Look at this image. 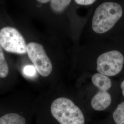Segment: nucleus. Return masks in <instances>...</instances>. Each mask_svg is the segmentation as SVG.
I'll list each match as a JSON object with an SVG mask.
<instances>
[{
  "label": "nucleus",
  "instance_id": "nucleus-1",
  "mask_svg": "<svg viewBox=\"0 0 124 124\" xmlns=\"http://www.w3.org/2000/svg\"><path fill=\"white\" fill-rule=\"evenodd\" d=\"M123 10L118 3L106 2L96 9L92 20L93 31L103 34L109 31L122 16Z\"/></svg>",
  "mask_w": 124,
  "mask_h": 124
},
{
  "label": "nucleus",
  "instance_id": "nucleus-2",
  "mask_svg": "<svg viewBox=\"0 0 124 124\" xmlns=\"http://www.w3.org/2000/svg\"><path fill=\"white\" fill-rule=\"evenodd\" d=\"M52 114L60 124H84V115L80 108L65 98L55 99L51 106Z\"/></svg>",
  "mask_w": 124,
  "mask_h": 124
},
{
  "label": "nucleus",
  "instance_id": "nucleus-3",
  "mask_svg": "<svg viewBox=\"0 0 124 124\" xmlns=\"http://www.w3.org/2000/svg\"><path fill=\"white\" fill-rule=\"evenodd\" d=\"M92 80L98 89L91 101L92 107L97 111L104 110L111 103V95L108 92L112 86L111 80L108 76L98 73L93 76Z\"/></svg>",
  "mask_w": 124,
  "mask_h": 124
},
{
  "label": "nucleus",
  "instance_id": "nucleus-4",
  "mask_svg": "<svg viewBox=\"0 0 124 124\" xmlns=\"http://www.w3.org/2000/svg\"><path fill=\"white\" fill-rule=\"evenodd\" d=\"M0 46L8 53H26L27 45L23 37L17 29L12 27H5L0 30Z\"/></svg>",
  "mask_w": 124,
  "mask_h": 124
},
{
  "label": "nucleus",
  "instance_id": "nucleus-5",
  "mask_svg": "<svg viewBox=\"0 0 124 124\" xmlns=\"http://www.w3.org/2000/svg\"><path fill=\"white\" fill-rule=\"evenodd\" d=\"M124 62V56L119 51H109L98 57L97 70L100 74L107 76H114L122 70Z\"/></svg>",
  "mask_w": 124,
  "mask_h": 124
},
{
  "label": "nucleus",
  "instance_id": "nucleus-6",
  "mask_svg": "<svg viewBox=\"0 0 124 124\" xmlns=\"http://www.w3.org/2000/svg\"><path fill=\"white\" fill-rule=\"evenodd\" d=\"M26 53L40 75L47 77L51 74L53 70L52 64L41 45L30 42L27 46Z\"/></svg>",
  "mask_w": 124,
  "mask_h": 124
},
{
  "label": "nucleus",
  "instance_id": "nucleus-7",
  "mask_svg": "<svg viewBox=\"0 0 124 124\" xmlns=\"http://www.w3.org/2000/svg\"><path fill=\"white\" fill-rule=\"evenodd\" d=\"M41 3L51 2V7L53 12L56 13L62 12L70 4L71 0H36Z\"/></svg>",
  "mask_w": 124,
  "mask_h": 124
},
{
  "label": "nucleus",
  "instance_id": "nucleus-8",
  "mask_svg": "<svg viewBox=\"0 0 124 124\" xmlns=\"http://www.w3.org/2000/svg\"><path fill=\"white\" fill-rule=\"evenodd\" d=\"M0 124H26L25 119L15 113H10L0 118Z\"/></svg>",
  "mask_w": 124,
  "mask_h": 124
},
{
  "label": "nucleus",
  "instance_id": "nucleus-9",
  "mask_svg": "<svg viewBox=\"0 0 124 124\" xmlns=\"http://www.w3.org/2000/svg\"><path fill=\"white\" fill-rule=\"evenodd\" d=\"M113 119L116 124H124V102L120 103L113 114Z\"/></svg>",
  "mask_w": 124,
  "mask_h": 124
},
{
  "label": "nucleus",
  "instance_id": "nucleus-10",
  "mask_svg": "<svg viewBox=\"0 0 124 124\" xmlns=\"http://www.w3.org/2000/svg\"><path fill=\"white\" fill-rule=\"evenodd\" d=\"M9 69L5 58L2 48L0 46V78H4L8 74Z\"/></svg>",
  "mask_w": 124,
  "mask_h": 124
},
{
  "label": "nucleus",
  "instance_id": "nucleus-11",
  "mask_svg": "<svg viewBox=\"0 0 124 124\" xmlns=\"http://www.w3.org/2000/svg\"><path fill=\"white\" fill-rule=\"evenodd\" d=\"M35 68L32 65H28L23 69V73L24 75L28 76H33L35 75L36 72Z\"/></svg>",
  "mask_w": 124,
  "mask_h": 124
},
{
  "label": "nucleus",
  "instance_id": "nucleus-12",
  "mask_svg": "<svg viewBox=\"0 0 124 124\" xmlns=\"http://www.w3.org/2000/svg\"><path fill=\"white\" fill-rule=\"evenodd\" d=\"M96 0H75V2L81 5H90L92 4Z\"/></svg>",
  "mask_w": 124,
  "mask_h": 124
},
{
  "label": "nucleus",
  "instance_id": "nucleus-13",
  "mask_svg": "<svg viewBox=\"0 0 124 124\" xmlns=\"http://www.w3.org/2000/svg\"><path fill=\"white\" fill-rule=\"evenodd\" d=\"M121 88L122 89V94L124 97V80L122 82L121 85H120Z\"/></svg>",
  "mask_w": 124,
  "mask_h": 124
}]
</instances>
